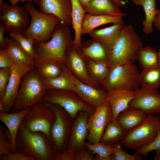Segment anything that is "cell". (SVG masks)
I'll use <instances>...</instances> for the list:
<instances>
[{"label": "cell", "instance_id": "ffe728a7", "mask_svg": "<svg viewBox=\"0 0 160 160\" xmlns=\"http://www.w3.org/2000/svg\"><path fill=\"white\" fill-rule=\"evenodd\" d=\"M85 13L93 15H108L121 17L127 14L123 12L114 0H92L84 8Z\"/></svg>", "mask_w": 160, "mask_h": 160}, {"label": "cell", "instance_id": "f907efd6", "mask_svg": "<svg viewBox=\"0 0 160 160\" xmlns=\"http://www.w3.org/2000/svg\"><path fill=\"white\" fill-rule=\"evenodd\" d=\"M1 111L4 112V107L2 100L0 99V112Z\"/></svg>", "mask_w": 160, "mask_h": 160}, {"label": "cell", "instance_id": "8992f818", "mask_svg": "<svg viewBox=\"0 0 160 160\" xmlns=\"http://www.w3.org/2000/svg\"><path fill=\"white\" fill-rule=\"evenodd\" d=\"M24 7L31 16V21L22 35L26 38L33 39L35 41H48L55 26L60 22L59 19L54 15L37 10L31 2H28Z\"/></svg>", "mask_w": 160, "mask_h": 160}, {"label": "cell", "instance_id": "74e56055", "mask_svg": "<svg viewBox=\"0 0 160 160\" xmlns=\"http://www.w3.org/2000/svg\"><path fill=\"white\" fill-rule=\"evenodd\" d=\"M115 160H141V156L131 155L125 152L123 149L119 142L111 144Z\"/></svg>", "mask_w": 160, "mask_h": 160}, {"label": "cell", "instance_id": "11a10c76", "mask_svg": "<svg viewBox=\"0 0 160 160\" xmlns=\"http://www.w3.org/2000/svg\"><path fill=\"white\" fill-rule=\"evenodd\" d=\"M159 116L160 118V112L159 113Z\"/></svg>", "mask_w": 160, "mask_h": 160}, {"label": "cell", "instance_id": "e575fe53", "mask_svg": "<svg viewBox=\"0 0 160 160\" xmlns=\"http://www.w3.org/2000/svg\"><path fill=\"white\" fill-rule=\"evenodd\" d=\"M62 65L54 61L47 60L42 63L36 69L41 77L53 78L60 74L62 70Z\"/></svg>", "mask_w": 160, "mask_h": 160}, {"label": "cell", "instance_id": "4dcf8cb0", "mask_svg": "<svg viewBox=\"0 0 160 160\" xmlns=\"http://www.w3.org/2000/svg\"><path fill=\"white\" fill-rule=\"evenodd\" d=\"M7 50L16 63H23L34 67V62L24 52L19 44L13 39L7 37Z\"/></svg>", "mask_w": 160, "mask_h": 160}, {"label": "cell", "instance_id": "f6af8a7d", "mask_svg": "<svg viewBox=\"0 0 160 160\" xmlns=\"http://www.w3.org/2000/svg\"><path fill=\"white\" fill-rule=\"evenodd\" d=\"M6 30L5 25L1 22L0 23V48L1 49L6 48L7 47L6 41L4 37V33Z\"/></svg>", "mask_w": 160, "mask_h": 160}, {"label": "cell", "instance_id": "484cf974", "mask_svg": "<svg viewBox=\"0 0 160 160\" xmlns=\"http://www.w3.org/2000/svg\"><path fill=\"white\" fill-rule=\"evenodd\" d=\"M122 17L108 15H93L85 14L81 26V35L88 34L96 28L109 23H116L122 20Z\"/></svg>", "mask_w": 160, "mask_h": 160}, {"label": "cell", "instance_id": "7bdbcfd3", "mask_svg": "<svg viewBox=\"0 0 160 160\" xmlns=\"http://www.w3.org/2000/svg\"><path fill=\"white\" fill-rule=\"evenodd\" d=\"M0 160H36L33 158L25 156L17 151L14 153H10L0 156Z\"/></svg>", "mask_w": 160, "mask_h": 160}, {"label": "cell", "instance_id": "3957f363", "mask_svg": "<svg viewBox=\"0 0 160 160\" xmlns=\"http://www.w3.org/2000/svg\"><path fill=\"white\" fill-rule=\"evenodd\" d=\"M17 151L36 160H56L57 150L44 133L19 128L15 140Z\"/></svg>", "mask_w": 160, "mask_h": 160}, {"label": "cell", "instance_id": "277c9868", "mask_svg": "<svg viewBox=\"0 0 160 160\" xmlns=\"http://www.w3.org/2000/svg\"><path fill=\"white\" fill-rule=\"evenodd\" d=\"M41 77L35 68L22 77L18 95L11 112H20L36 103H43L44 97L50 90L45 86Z\"/></svg>", "mask_w": 160, "mask_h": 160}, {"label": "cell", "instance_id": "816d5d0a", "mask_svg": "<svg viewBox=\"0 0 160 160\" xmlns=\"http://www.w3.org/2000/svg\"><path fill=\"white\" fill-rule=\"evenodd\" d=\"M12 4H17L19 1V0H7Z\"/></svg>", "mask_w": 160, "mask_h": 160}, {"label": "cell", "instance_id": "4316f807", "mask_svg": "<svg viewBox=\"0 0 160 160\" xmlns=\"http://www.w3.org/2000/svg\"><path fill=\"white\" fill-rule=\"evenodd\" d=\"M71 3L72 25L75 31L73 44L79 48L81 43V29L82 21L85 12L79 0H71Z\"/></svg>", "mask_w": 160, "mask_h": 160}, {"label": "cell", "instance_id": "836d02e7", "mask_svg": "<svg viewBox=\"0 0 160 160\" xmlns=\"http://www.w3.org/2000/svg\"><path fill=\"white\" fill-rule=\"evenodd\" d=\"M87 148L92 151L96 154L94 160H115L111 144H105L100 142L92 144L86 142Z\"/></svg>", "mask_w": 160, "mask_h": 160}, {"label": "cell", "instance_id": "d6a6232c", "mask_svg": "<svg viewBox=\"0 0 160 160\" xmlns=\"http://www.w3.org/2000/svg\"><path fill=\"white\" fill-rule=\"evenodd\" d=\"M140 78L141 87L158 89L160 87V67L143 70Z\"/></svg>", "mask_w": 160, "mask_h": 160}, {"label": "cell", "instance_id": "7a4b0ae2", "mask_svg": "<svg viewBox=\"0 0 160 160\" xmlns=\"http://www.w3.org/2000/svg\"><path fill=\"white\" fill-rule=\"evenodd\" d=\"M143 43L133 26L124 25L119 36L110 45L108 64L110 67L133 63L137 60Z\"/></svg>", "mask_w": 160, "mask_h": 160}, {"label": "cell", "instance_id": "7402d4cb", "mask_svg": "<svg viewBox=\"0 0 160 160\" xmlns=\"http://www.w3.org/2000/svg\"><path fill=\"white\" fill-rule=\"evenodd\" d=\"M147 116L141 110L128 106L119 113L116 120L128 132L141 124Z\"/></svg>", "mask_w": 160, "mask_h": 160}, {"label": "cell", "instance_id": "603a6c76", "mask_svg": "<svg viewBox=\"0 0 160 160\" xmlns=\"http://www.w3.org/2000/svg\"><path fill=\"white\" fill-rule=\"evenodd\" d=\"M30 107L22 111L7 113L0 112V120L7 127L11 136V147L12 153L17 152L15 140L17 134L22 120L25 115Z\"/></svg>", "mask_w": 160, "mask_h": 160}, {"label": "cell", "instance_id": "5bb4252c", "mask_svg": "<svg viewBox=\"0 0 160 160\" xmlns=\"http://www.w3.org/2000/svg\"><path fill=\"white\" fill-rule=\"evenodd\" d=\"M65 64L73 74L84 83L97 88L100 85L90 77L89 73L86 59L81 53L79 48L72 44L68 49L66 55Z\"/></svg>", "mask_w": 160, "mask_h": 160}, {"label": "cell", "instance_id": "ab89813d", "mask_svg": "<svg viewBox=\"0 0 160 160\" xmlns=\"http://www.w3.org/2000/svg\"><path fill=\"white\" fill-rule=\"evenodd\" d=\"M11 74L10 67L2 68L0 70V99L4 95Z\"/></svg>", "mask_w": 160, "mask_h": 160}, {"label": "cell", "instance_id": "bcb514c9", "mask_svg": "<svg viewBox=\"0 0 160 160\" xmlns=\"http://www.w3.org/2000/svg\"><path fill=\"white\" fill-rule=\"evenodd\" d=\"M153 23L157 29L160 31V14L156 15Z\"/></svg>", "mask_w": 160, "mask_h": 160}, {"label": "cell", "instance_id": "681fc988", "mask_svg": "<svg viewBox=\"0 0 160 160\" xmlns=\"http://www.w3.org/2000/svg\"><path fill=\"white\" fill-rule=\"evenodd\" d=\"M155 151V155L154 157V159L160 160V149H157Z\"/></svg>", "mask_w": 160, "mask_h": 160}, {"label": "cell", "instance_id": "e0dca14e", "mask_svg": "<svg viewBox=\"0 0 160 160\" xmlns=\"http://www.w3.org/2000/svg\"><path fill=\"white\" fill-rule=\"evenodd\" d=\"M41 13L54 15L66 25H72L71 0H36Z\"/></svg>", "mask_w": 160, "mask_h": 160}, {"label": "cell", "instance_id": "db71d44e", "mask_svg": "<svg viewBox=\"0 0 160 160\" xmlns=\"http://www.w3.org/2000/svg\"><path fill=\"white\" fill-rule=\"evenodd\" d=\"M159 55V65L160 68V47L159 48V51L158 52Z\"/></svg>", "mask_w": 160, "mask_h": 160}, {"label": "cell", "instance_id": "8d00e7d4", "mask_svg": "<svg viewBox=\"0 0 160 160\" xmlns=\"http://www.w3.org/2000/svg\"><path fill=\"white\" fill-rule=\"evenodd\" d=\"M11 136L9 131L0 125V156L12 153L10 145Z\"/></svg>", "mask_w": 160, "mask_h": 160}, {"label": "cell", "instance_id": "30bf717a", "mask_svg": "<svg viewBox=\"0 0 160 160\" xmlns=\"http://www.w3.org/2000/svg\"><path fill=\"white\" fill-rule=\"evenodd\" d=\"M45 103L52 109L55 116L51 130L52 142L57 151L63 152L67 150L73 119L61 106L56 104Z\"/></svg>", "mask_w": 160, "mask_h": 160}, {"label": "cell", "instance_id": "2e32d148", "mask_svg": "<svg viewBox=\"0 0 160 160\" xmlns=\"http://www.w3.org/2000/svg\"><path fill=\"white\" fill-rule=\"evenodd\" d=\"M89 116L87 112L81 111L73 119L67 149H71L76 151L87 149L85 143L89 132L87 121Z\"/></svg>", "mask_w": 160, "mask_h": 160}, {"label": "cell", "instance_id": "60d3db41", "mask_svg": "<svg viewBox=\"0 0 160 160\" xmlns=\"http://www.w3.org/2000/svg\"><path fill=\"white\" fill-rule=\"evenodd\" d=\"M16 63L8 53L6 48L0 50V68L11 67Z\"/></svg>", "mask_w": 160, "mask_h": 160}, {"label": "cell", "instance_id": "f5cc1de1", "mask_svg": "<svg viewBox=\"0 0 160 160\" xmlns=\"http://www.w3.org/2000/svg\"><path fill=\"white\" fill-rule=\"evenodd\" d=\"M32 1H33L36 3V0H19V1L20 2H23L26 1H28V2H31Z\"/></svg>", "mask_w": 160, "mask_h": 160}, {"label": "cell", "instance_id": "5b68a950", "mask_svg": "<svg viewBox=\"0 0 160 160\" xmlns=\"http://www.w3.org/2000/svg\"><path fill=\"white\" fill-rule=\"evenodd\" d=\"M101 85L107 92L117 90L135 92L141 86L140 73L136 65L126 63L111 67Z\"/></svg>", "mask_w": 160, "mask_h": 160}, {"label": "cell", "instance_id": "b9f144b4", "mask_svg": "<svg viewBox=\"0 0 160 160\" xmlns=\"http://www.w3.org/2000/svg\"><path fill=\"white\" fill-rule=\"evenodd\" d=\"M75 160H94V153L91 150L86 149L75 151Z\"/></svg>", "mask_w": 160, "mask_h": 160}, {"label": "cell", "instance_id": "44dd1931", "mask_svg": "<svg viewBox=\"0 0 160 160\" xmlns=\"http://www.w3.org/2000/svg\"><path fill=\"white\" fill-rule=\"evenodd\" d=\"M73 75L65 65H62L60 74L53 78L41 77V80L45 86L49 90H65L75 92L73 81Z\"/></svg>", "mask_w": 160, "mask_h": 160}, {"label": "cell", "instance_id": "d4e9b609", "mask_svg": "<svg viewBox=\"0 0 160 160\" xmlns=\"http://www.w3.org/2000/svg\"><path fill=\"white\" fill-rule=\"evenodd\" d=\"M124 23L122 20L105 28L94 29L88 34L93 39L103 44L110 45L117 39L121 33Z\"/></svg>", "mask_w": 160, "mask_h": 160}, {"label": "cell", "instance_id": "9c48e42d", "mask_svg": "<svg viewBox=\"0 0 160 160\" xmlns=\"http://www.w3.org/2000/svg\"><path fill=\"white\" fill-rule=\"evenodd\" d=\"M43 103L61 106L73 119L80 111L86 112L90 116L95 110V108L84 102L75 92L67 90H50L44 97Z\"/></svg>", "mask_w": 160, "mask_h": 160}, {"label": "cell", "instance_id": "4fadbf2b", "mask_svg": "<svg viewBox=\"0 0 160 160\" xmlns=\"http://www.w3.org/2000/svg\"><path fill=\"white\" fill-rule=\"evenodd\" d=\"M128 106L137 108L147 115L160 112V92L157 89L141 87L134 92Z\"/></svg>", "mask_w": 160, "mask_h": 160}, {"label": "cell", "instance_id": "7dc6e473", "mask_svg": "<svg viewBox=\"0 0 160 160\" xmlns=\"http://www.w3.org/2000/svg\"><path fill=\"white\" fill-rule=\"evenodd\" d=\"M119 7H123L125 6L127 1L124 0H114Z\"/></svg>", "mask_w": 160, "mask_h": 160}, {"label": "cell", "instance_id": "1f68e13d", "mask_svg": "<svg viewBox=\"0 0 160 160\" xmlns=\"http://www.w3.org/2000/svg\"><path fill=\"white\" fill-rule=\"evenodd\" d=\"M137 60L140 68L143 70L159 67L158 52L150 46L141 48Z\"/></svg>", "mask_w": 160, "mask_h": 160}, {"label": "cell", "instance_id": "cb8c5ba5", "mask_svg": "<svg viewBox=\"0 0 160 160\" xmlns=\"http://www.w3.org/2000/svg\"><path fill=\"white\" fill-rule=\"evenodd\" d=\"M134 94V92L121 90L107 92V100L110 104L112 112V120L116 119L119 113L128 106Z\"/></svg>", "mask_w": 160, "mask_h": 160}, {"label": "cell", "instance_id": "d590c367", "mask_svg": "<svg viewBox=\"0 0 160 160\" xmlns=\"http://www.w3.org/2000/svg\"><path fill=\"white\" fill-rule=\"evenodd\" d=\"M10 36L11 38L19 44L25 53L35 62L36 53L33 46L35 40L33 39L26 38L22 34L10 33Z\"/></svg>", "mask_w": 160, "mask_h": 160}, {"label": "cell", "instance_id": "6da1fadb", "mask_svg": "<svg viewBox=\"0 0 160 160\" xmlns=\"http://www.w3.org/2000/svg\"><path fill=\"white\" fill-rule=\"evenodd\" d=\"M51 37V39L45 43L34 41L35 68L47 60L65 65L66 52L73 41L70 26L60 22L55 26Z\"/></svg>", "mask_w": 160, "mask_h": 160}, {"label": "cell", "instance_id": "d6986e66", "mask_svg": "<svg viewBox=\"0 0 160 160\" xmlns=\"http://www.w3.org/2000/svg\"><path fill=\"white\" fill-rule=\"evenodd\" d=\"M110 46L91 39L81 42L79 49L86 59H92L108 64Z\"/></svg>", "mask_w": 160, "mask_h": 160}, {"label": "cell", "instance_id": "83f0119b", "mask_svg": "<svg viewBox=\"0 0 160 160\" xmlns=\"http://www.w3.org/2000/svg\"><path fill=\"white\" fill-rule=\"evenodd\" d=\"M136 6H141L143 8L145 19L143 21V33L145 35L153 32V24L156 15L160 14V9H156L155 0H132Z\"/></svg>", "mask_w": 160, "mask_h": 160}, {"label": "cell", "instance_id": "ba28073f", "mask_svg": "<svg viewBox=\"0 0 160 160\" xmlns=\"http://www.w3.org/2000/svg\"><path fill=\"white\" fill-rule=\"evenodd\" d=\"M160 127L159 116L148 115L140 125L127 132L120 143L122 146L132 150L152 143L156 137Z\"/></svg>", "mask_w": 160, "mask_h": 160}, {"label": "cell", "instance_id": "f1b7e54d", "mask_svg": "<svg viewBox=\"0 0 160 160\" xmlns=\"http://www.w3.org/2000/svg\"><path fill=\"white\" fill-rule=\"evenodd\" d=\"M127 132L116 119L112 120L106 127L100 142L106 145L119 142L124 138Z\"/></svg>", "mask_w": 160, "mask_h": 160}, {"label": "cell", "instance_id": "9a60e30c", "mask_svg": "<svg viewBox=\"0 0 160 160\" xmlns=\"http://www.w3.org/2000/svg\"><path fill=\"white\" fill-rule=\"evenodd\" d=\"M11 74L7 84L4 96L2 100L4 112H11L16 99L20 89L22 77L35 68L33 66L23 63H16L10 67Z\"/></svg>", "mask_w": 160, "mask_h": 160}, {"label": "cell", "instance_id": "f35d334b", "mask_svg": "<svg viewBox=\"0 0 160 160\" xmlns=\"http://www.w3.org/2000/svg\"><path fill=\"white\" fill-rule=\"evenodd\" d=\"M159 149H160V127L155 140L150 144L140 147L136 150L133 155L141 157L147 156L151 151Z\"/></svg>", "mask_w": 160, "mask_h": 160}, {"label": "cell", "instance_id": "52a82bcc", "mask_svg": "<svg viewBox=\"0 0 160 160\" xmlns=\"http://www.w3.org/2000/svg\"><path fill=\"white\" fill-rule=\"evenodd\" d=\"M55 119V113L50 107L44 103H37L25 115L20 128L31 132H42L52 142L51 130Z\"/></svg>", "mask_w": 160, "mask_h": 160}, {"label": "cell", "instance_id": "c3c4849f", "mask_svg": "<svg viewBox=\"0 0 160 160\" xmlns=\"http://www.w3.org/2000/svg\"><path fill=\"white\" fill-rule=\"evenodd\" d=\"M81 4L84 8L87 6L92 0H79Z\"/></svg>", "mask_w": 160, "mask_h": 160}, {"label": "cell", "instance_id": "f546056e", "mask_svg": "<svg viewBox=\"0 0 160 160\" xmlns=\"http://www.w3.org/2000/svg\"><path fill=\"white\" fill-rule=\"evenodd\" d=\"M89 74L95 82L101 85L106 78L111 67L107 63L99 61L86 59Z\"/></svg>", "mask_w": 160, "mask_h": 160}, {"label": "cell", "instance_id": "7c38bea8", "mask_svg": "<svg viewBox=\"0 0 160 160\" xmlns=\"http://www.w3.org/2000/svg\"><path fill=\"white\" fill-rule=\"evenodd\" d=\"M112 119L110 104L108 100L95 109L87 121L89 132L87 140L92 144L99 143L107 126Z\"/></svg>", "mask_w": 160, "mask_h": 160}, {"label": "cell", "instance_id": "8fae6325", "mask_svg": "<svg viewBox=\"0 0 160 160\" xmlns=\"http://www.w3.org/2000/svg\"><path fill=\"white\" fill-rule=\"evenodd\" d=\"M29 14L24 6L8 4L0 0V20L10 33L22 34L30 24Z\"/></svg>", "mask_w": 160, "mask_h": 160}, {"label": "cell", "instance_id": "ee69618b", "mask_svg": "<svg viewBox=\"0 0 160 160\" xmlns=\"http://www.w3.org/2000/svg\"><path fill=\"white\" fill-rule=\"evenodd\" d=\"M75 151L71 149L60 152L57 151L56 160H75Z\"/></svg>", "mask_w": 160, "mask_h": 160}, {"label": "cell", "instance_id": "ac0fdd59", "mask_svg": "<svg viewBox=\"0 0 160 160\" xmlns=\"http://www.w3.org/2000/svg\"><path fill=\"white\" fill-rule=\"evenodd\" d=\"M75 93L85 103L96 108L107 100V92L102 88H97L81 81L73 75Z\"/></svg>", "mask_w": 160, "mask_h": 160}]
</instances>
